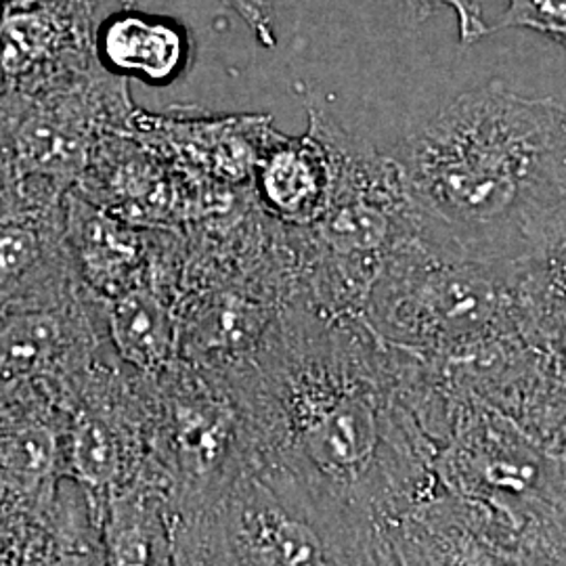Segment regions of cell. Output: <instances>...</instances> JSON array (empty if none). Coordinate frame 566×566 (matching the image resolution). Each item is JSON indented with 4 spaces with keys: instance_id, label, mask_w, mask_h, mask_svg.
<instances>
[{
    "instance_id": "obj_9",
    "label": "cell",
    "mask_w": 566,
    "mask_h": 566,
    "mask_svg": "<svg viewBox=\"0 0 566 566\" xmlns=\"http://www.w3.org/2000/svg\"><path fill=\"white\" fill-rule=\"evenodd\" d=\"M112 350L137 374L156 378L177 364L179 319L156 285H137L103 298Z\"/></svg>"
},
{
    "instance_id": "obj_3",
    "label": "cell",
    "mask_w": 566,
    "mask_h": 566,
    "mask_svg": "<svg viewBox=\"0 0 566 566\" xmlns=\"http://www.w3.org/2000/svg\"><path fill=\"white\" fill-rule=\"evenodd\" d=\"M172 563L340 565V558L301 510L245 464L202 506L172 518Z\"/></svg>"
},
{
    "instance_id": "obj_2",
    "label": "cell",
    "mask_w": 566,
    "mask_h": 566,
    "mask_svg": "<svg viewBox=\"0 0 566 566\" xmlns=\"http://www.w3.org/2000/svg\"><path fill=\"white\" fill-rule=\"evenodd\" d=\"M390 156L422 235L495 269L535 263L566 206V105L504 82L460 93Z\"/></svg>"
},
{
    "instance_id": "obj_1",
    "label": "cell",
    "mask_w": 566,
    "mask_h": 566,
    "mask_svg": "<svg viewBox=\"0 0 566 566\" xmlns=\"http://www.w3.org/2000/svg\"><path fill=\"white\" fill-rule=\"evenodd\" d=\"M355 317L283 311L224 376L248 464L324 533L340 563H374L418 468L378 344Z\"/></svg>"
},
{
    "instance_id": "obj_12",
    "label": "cell",
    "mask_w": 566,
    "mask_h": 566,
    "mask_svg": "<svg viewBox=\"0 0 566 566\" xmlns=\"http://www.w3.org/2000/svg\"><path fill=\"white\" fill-rule=\"evenodd\" d=\"M229 9H233L250 28L254 39L264 49L277 46L275 34V9L277 0H221Z\"/></svg>"
},
{
    "instance_id": "obj_5",
    "label": "cell",
    "mask_w": 566,
    "mask_h": 566,
    "mask_svg": "<svg viewBox=\"0 0 566 566\" xmlns=\"http://www.w3.org/2000/svg\"><path fill=\"white\" fill-rule=\"evenodd\" d=\"M308 128L301 137L269 130L256 156L252 182L264 214L292 227L322 219L334 189V151L322 120L308 103Z\"/></svg>"
},
{
    "instance_id": "obj_11",
    "label": "cell",
    "mask_w": 566,
    "mask_h": 566,
    "mask_svg": "<svg viewBox=\"0 0 566 566\" xmlns=\"http://www.w3.org/2000/svg\"><path fill=\"white\" fill-rule=\"evenodd\" d=\"M409 13L418 21H424L437 13L439 9H451L458 20L460 41L462 44H472L491 34V28L486 25L476 0H403Z\"/></svg>"
},
{
    "instance_id": "obj_10",
    "label": "cell",
    "mask_w": 566,
    "mask_h": 566,
    "mask_svg": "<svg viewBox=\"0 0 566 566\" xmlns=\"http://www.w3.org/2000/svg\"><path fill=\"white\" fill-rule=\"evenodd\" d=\"M533 30L566 51V0H507L506 13L491 32Z\"/></svg>"
},
{
    "instance_id": "obj_6",
    "label": "cell",
    "mask_w": 566,
    "mask_h": 566,
    "mask_svg": "<svg viewBox=\"0 0 566 566\" xmlns=\"http://www.w3.org/2000/svg\"><path fill=\"white\" fill-rule=\"evenodd\" d=\"M145 231L112 217L88 202L76 189L63 203V238L70 250L74 271L91 292L112 298L137 285H156L160 263ZM166 292V290H164Z\"/></svg>"
},
{
    "instance_id": "obj_13",
    "label": "cell",
    "mask_w": 566,
    "mask_h": 566,
    "mask_svg": "<svg viewBox=\"0 0 566 566\" xmlns=\"http://www.w3.org/2000/svg\"><path fill=\"white\" fill-rule=\"evenodd\" d=\"M4 2H11V0H0V4H4Z\"/></svg>"
},
{
    "instance_id": "obj_7",
    "label": "cell",
    "mask_w": 566,
    "mask_h": 566,
    "mask_svg": "<svg viewBox=\"0 0 566 566\" xmlns=\"http://www.w3.org/2000/svg\"><path fill=\"white\" fill-rule=\"evenodd\" d=\"M193 55L181 21L124 9L95 25V57L105 72L149 86H168L187 72Z\"/></svg>"
},
{
    "instance_id": "obj_8",
    "label": "cell",
    "mask_w": 566,
    "mask_h": 566,
    "mask_svg": "<svg viewBox=\"0 0 566 566\" xmlns=\"http://www.w3.org/2000/svg\"><path fill=\"white\" fill-rule=\"evenodd\" d=\"M81 285L61 223L0 219V308Z\"/></svg>"
},
{
    "instance_id": "obj_4",
    "label": "cell",
    "mask_w": 566,
    "mask_h": 566,
    "mask_svg": "<svg viewBox=\"0 0 566 566\" xmlns=\"http://www.w3.org/2000/svg\"><path fill=\"white\" fill-rule=\"evenodd\" d=\"M97 0H11L0 4V103L67 81L95 57Z\"/></svg>"
}]
</instances>
